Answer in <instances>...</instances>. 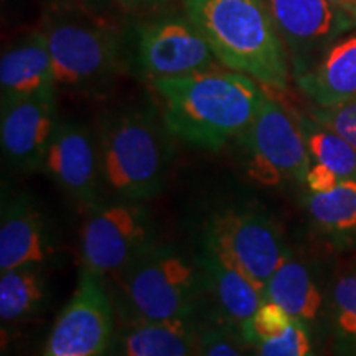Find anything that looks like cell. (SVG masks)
Returning <instances> with one entry per match:
<instances>
[{"instance_id": "obj_1", "label": "cell", "mask_w": 356, "mask_h": 356, "mask_svg": "<svg viewBox=\"0 0 356 356\" xmlns=\"http://www.w3.org/2000/svg\"><path fill=\"white\" fill-rule=\"evenodd\" d=\"M168 132L198 149L218 152L254 121L264 89L233 70H203L155 79Z\"/></svg>"}, {"instance_id": "obj_2", "label": "cell", "mask_w": 356, "mask_h": 356, "mask_svg": "<svg viewBox=\"0 0 356 356\" xmlns=\"http://www.w3.org/2000/svg\"><path fill=\"white\" fill-rule=\"evenodd\" d=\"M185 15L222 66L264 88H287L291 60L266 0H185Z\"/></svg>"}, {"instance_id": "obj_3", "label": "cell", "mask_w": 356, "mask_h": 356, "mask_svg": "<svg viewBox=\"0 0 356 356\" xmlns=\"http://www.w3.org/2000/svg\"><path fill=\"white\" fill-rule=\"evenodd\" d=\"M165 122L136 108L113 115L101 134L102 180L124 200L154 198L163 190L172 160Z\"/></svg>"}, {"instance_id": "obj_4", "label": "cell", "mask_w": 356, "mask_h": 356, "mask_svg": "<svg viewBox=\"0 0 356 356\" xmlns=\"http://www.w3.org/2000/svg\"><path fill=\"white\" fill-rule=\"evenodd\" d=\"M42 32L56 86L91 91L108 84L122 66L118 26L88 12L76 0H61L44 15Z\"/></svg>"}, {"instance_id": "obj_5", "label": "cell", "mask_w": 356, "mask_h": 356, "mask_svg": "<svg viewBox=\"0 0 356 356\" xmlns=\"http://www.w3.org/2000/svg\"><path fill=\"white\" fill-rule=\"evenodd\" d=\"M118 307L126 323L193 318L202 273L172 246L154 244L118 275Z\"/></svg>"}, {"instance_id": "obj_6", "label": "cell", "mask_w": 356, "mask_h": 356, "mask_svg": "<svg viewBox=\"0 0 356 356\" xmlns=\"http://www.w3.org/2000/svg\"><path fill=\"white\" fill-rule=\"evenodd\" d=\"M150 211L137 200L101 203L91 208L79 236L81 269L119 275L154 246Z\"/></svg>"}, {"instance_id": "obj_7", "label": "cell", "mask_w": 356, "mask_h": 356, "mask_svg": "<svg viewBox=\"0 0 356 356\" xmlns=\"http://www.w3.org/2000/svg\"><path fill=\"white\" fill-rule=\"evenodd\" d=\"M203 246L239 267L262 289L292 252L273 218L251 208H229L211 216Z\"/></svg>"}, {"instance_id": "obj_8", "label": "cell", "mask_w": 356, "mask_h": 356, "mask_svg": "<svg viewBox=\"0 0 356 356\" xmlns=\"http://www.w3.org/2000/svg\"><path fill=\"white\" fill-rule=\"evenodd\" d=\"M248 170L264 185L305 184L312 159L296 114L264 91L254 121L241 136Z\"/></svg>"}, {"instance_id": "obj_9", "label": "cell", "mask_w": 356, "mask_h": 356, "mask_svg": "<svg viewBox=\"0 0 356 356\" xmlns=\"http://www.w3.org/2000/svg\"><path fill=\"white\" fill-rule=\"evenodd\" d=\"M113 318L104 280L81 269L73 297L53 325L43 356H104L113 341Z\"/></svg>"}, {"instance_id": "obj_10", "label": "cell", "mask_w": 356, "mask_h": 356, "mask_svg": "<svg viewBox=\"0 0 356 356\" xmlns=\"http://www.w3.org/2000/svg\"><path fill=\"white\" fill-rule=\"evenodd\" d=\"M286 44L293 76L310 68L328 47L356 29V19L330 0H266Z\"/></svg>"}, {"instance_id": "obj_11", "label": "cell", "mask_w": 356, "mask_h": 356, "mask_svg": "<svg viewBox=\"0 0 356 356\" xmlns=\"http://www.w3.org/2000/svg\"><path fill=\"white\" fill-rule=\"evenodd\" d=\"M137 61L155 81L211 70L218 60L188 17L167 15L137 29Z\"/></svg>"}, {"instance_id": "obj_12", "label": "cell", "mask_w": 356, "mask_h": 356, "mask_svg": "<svg viewBox=\"0 0 356 356\" xmlns=\"http://www.w3.org/2000/svg\"><path fill=\"white\" fill-rule=\"evenodd\" d=\"M58 124L55 89L3 102L0 118L3 157L19 170L42 168Z\"/></svg>"}, {"instance_id": "obj_13", "label": "cell", "mask_w": 356, "mask_h": 356, "mask_svg": "<svg viewBox=\"0 0 356 356\" xmlns=\"http://www.w3.org/2000/svg\"><path fill=\"white\" fill-rule=\"evenodd\" d=\"M43 168L78 203L89 210L101 204V155L86 126L73 121L58 124Z\"/></svg>"}, {"instance_id": "obj_14", "label": "cell", "mask_w": 356, "mask_h": 356, "mask_svg": "<svg viewBox=\"0 0 356 356\" xmlns=\"http://www.w3.org/2000/svg\"><path fill=\"white\" fill-rule=\"evenodd\" d=\"M56 256L50 221L26 193L3 198L0 216V270L24 266L47 267Z\"/></svg>"}, {"instance_id": "obj_15", "label": "cell", "mask_w": 356, "mask_h": 356, "mask_svg": "<svg viewBox=\"0 0 356 356\" xmlns=\"http://www.w3.org/2000/svg\"><path fill=\"white\" fill-rule=\"evenodd\" d=\"M197 264L202 273L203 284L215 300L221 318L220 323L229 327L239 335L243 325L264 302V289L257 286L239 267L204 246L200 252Z\"/></svg>"}, {"instance_id": "obj_16", "label": "cell", "mask_w": 356, "mask_h": 356, "mask_svg": "<svg viewBox=\"0 0 356 356\" xmlns=\"http://www.w3.org/2000/svg\"><path fill=\"white\" fill-rule=\"evenodd\" d=\"M314 106L332 108L356 99V29L338 38L304 73L296 76Z\"/></svg>"}, {"instance_id": "obj_17", "label": "cell", "mask_w": 356, "mask_h": 356, "mask_svg": "<svg viewBox=\"0 0 356 356\" xmlns=\"http://www.w3.org/2000/svg\"><path fill=\"white\" fill-rule=\"evenodd\" d=\"M55 88L50 48L42 30L25 35L2 53L0 60L2 104Z\"/></svg>"}, {"instance_id": "obj_18", "label": "cell", "mask_w": 356, "mask_h": 356, "mask_svg": "<svg viewBox=\"0 0 356 356\" xmlns=\"http://www.w3.org/2000/svg\"><path fill=\"white\" fill-rule=\"evenodd\" d=\"M266 299L279 304L292 318L315 327L327 317L328 296L314 267L293 252L279 266L264 289Z\"/></svg>"}, {"instance_id": "obj_19", "label": "cell", "mask_w": 356, "mask_h": 356, "mask_svg": "<svg viewBox=\"0 0 356 356\" xmlns=\"http://www.w3.org/2000/svg\"><path fill=\"white\" fill-rule=\"evenodd\" d=\"M198 335L193 318L127 323L118 348L121 356H197Z\"/></svg>"}, {"instance_id": "obj_20", "label": "cell", "mask_w": 356, "mask_h": 356, "mask_svg": "<svg viewBox=\"0 0 356 356\" xmlns=\"http://www.w3.org/2000/svg\"><path fill=\"white\" fill-rule=\"evenodd\" d=\"M312 225L335 244L356 241V181L343 180L325 193H307Z\"/></svg>"}, {"instance_id": "obj_21", "label": "cell", "mask_w": 356, "mask_h": 356, "mask_svg": "<svg viewBox=\"0 0 356 356\" xmlns=\"http://www.w3.org/2000/svg\"><path fill=\"white\" fill-rule=\"evenodd\" d=\"M48 277L44 266H24L0 275V318L17 323L37 317L47 305Z\"/></svg>"}, {"instance_id": "obj_22", "label": "cell", "mask_w": 356, "mask_h": 356, "mask_svg": "<svg viewBox=\"0 0 356 356\" xmlns=\"http://www.w3.org/2000/svg\"><path fill=\"white\" fill-rule=\"evenodd\" d=\"M328 332L333 356H356V264L338 274L328 291Z\"/></svg>"}, {"instance_id": "obj_23", "label": "cell", "mask_w": 356, "mask_h": 356, "mask_svg": "<svg viewBox=\"0 0 356 356\" xmlns=\"http://www.w3.org/2000/svg\"><path fill=\"white\" fill-rule=\"evenodd\" d=\"M309 149L312 162L335 172L341 180L356 181V149L343 137L327 127L314 115L293 113Z\"/></svg>"}, {"instance_id": "obj_24", "label": "cell", "mask_w": 356, "mask_h": 356, "mask_svg": "<svg viewBox=\"0 0 356 356\" xmlns=\"http://www.w3.org/2000/svg\"><path fill=\"white\" fill-rule=\"evenodd\" d=\"M254 356H317L314 328L302 320H292L280 335L252 346Z\"/></svg>"}, {"instance_id": "obj_25", "label": "cell", "mask_w": 356, "mask_h": 356, "mask_svg": "<svg viewBox=\"0 0 356 356\" xmlns=\"http://www.w3.org/2000/svg\"><path fill=\"white\" fill-rule=\"evenodd\" d=\"M292 320L291 315L279 304L270 299H264L254 315L243 325L239 337L248 346H254L286 332L291 327Z\"/></svg>"}, {"instance_id": "obj_26", "label": "cell", "mask_w": 356, "mask_h": 356, "mask_svg": "<svg viewBox=\"0 0 356 356\" xmlns=\"http://www.w3.org/2000/svg\"><path fill=\"white\" fill-rule=\"evenodd\" d=\"M244 341L234 330L222 323L200 328L197 356H248Z\"/></svg>"}, {"instance_id": "obj_27", "label": "cell", "mask_w": 356, "mask_h": 356, "mask_svg": "<svg viewBox=\"0 0 356 356\" xmlns=\"http://www.w3.org/2000/svg\"><path fill=\"white\" fill-rule=\"evenodd\" d=\"M309 114L335 131L356 149V99L332 106V108L314 106Z\"/></svg>"}, {"instance_id": "obj_28", "label": "cell", "mask_w": 356, "mask_h": 356, "mask_svg": "<svg viewBox=\"0 0 356 356\" xmlns=\"http://www.w3.org/2000/svg\"><path fill=\"white\" fill-rule=\"evenodd\" d=\"M340 181L343 180L335 172H332L330 168L318 162H312L304 185L309 188V193H325V191L335 188Z\"/></svg>"}, {"instance_id": "obj_29", "label": "cell", "mask_w": 356, "mask_h": 356, "mask_svg": "<svg viewBox=\"0 0 356 356\" xmlns=\"http://www.w3.org/2000/svg\"><path fill=\"white\" fill-rule=\"evenodd\" d=\"M124 10L139 12V10H150V8H157L165 6L170 0H115Z\"/></svg>"}, {"instance_id": "obj_30", "label": "cell", "mask_w": 356, "mask_h": 356, "mask_svg": "<svg viewBox=\"0 0 356 356\" xmlns=\"http://www.w3.org/2000/svg\"><path fill=\"white\" fill-rule=\"evenodd\" d=\"M330 2L335 3L337 7H340L341 10H345L356 19V0H330Z\"/></svg>"}, {"instance_id": "obj_31", "label": "cell", "mask_w": 356, "mask_h": 356, "mask_svg": "<svg viewBox=\"0 0 356 356\" xmlns=\"http://www.w3.org/2000/svg\"><path fill=\"white\" fill-rule=\"evenodd\" d=\"M76 2H84V0H76Z\"/></svg>"}]
</instances>
